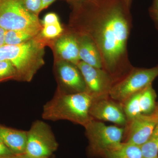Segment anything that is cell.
Wrapping results in <instances>:
<instances>
[{
    "mask_svg": "<svg viewBox=\"0 0 158 158\" xmlns=\"http://www.w3.org/2000/svg\"><path fill=\"white\" fill-rule=\"evenodd\" d=\"M11 158H31L29 157L28 156L26 155L25 154H23L20 155H15L12 156V157Z\"/></svg>",
    "mask_w": 158,
    "mask_h": 158,
    "instance_id": "obj_27",
    "label": "cell"
},
{
    "mask_svg": "<svg viewBox=\"0 0 158 158\" xmlns=\"http://www.w3.org/2000/svg\"><path fill=\"white\" fill-rule=\"evenodd\" d=\"M77 66L85 80L87 92L93 99L110 97V90L115 81L107 72L102 69L92 67L81 61Z\"/></svg>",
    "mask_w": 158,
    "mask_h": 158,
    "instance_id": "obj_8",
    "label": "cell"
},
{
    "mask_svg": "<svg viewBox=\"0 0 158 158\" xmlns=\"http://www.w3.org/2000/svg\"><path fill=\"white\" fill-rule=\"evenodd\" d=\"M67 1H69L70 2L72 3L78 2H81V1H84V0H67Z\"/></svg>",
    "mask_w": 158,
    "mask_h": 158,
    "instance_id": "obj_29",
    "label": "cell"
},
{
    "mask_svg": "<svg viewBox=\"0 0 158 158\" xmlns=\"http://www.w3.org/2000/svg\"><path fill=\"white\" fill-rule=\"evenodd\" d=\"M40 33L24 30H9L5 32V44L17 45L39 36Z\"/></svg>",
    "mask_w": 158,
    "mask_h": 158,
    "instance_id": "obj_17",
    "label": "cell"
},
{
    "mask_svg": "<svg viewBox=\"0 0 158 158\" xmlns=\"http://www.w3.org/2000/svg\"><path fill=\"white\" fill-rule=\"evenodd\" d=\"M156 94L152 84L144 88L140 92L139 103L141 113L144 115L151 114L155 110Z\"/></svg>",
    "mask_w": 158,
    "mask_h": 158,
    "instance_id": "obj_16",
    "label": "cell"
},
{
    "mask_svg": "<svg viewBox=\"0 0 158 158\" xmlns=\"http://www.w3.org/2000/svg\"><path fill=\"white\" fill-rule=\"evenodd\" d=\"M5 32L6 30L0 27V48L5 45Z\"/></svg>",
    "mask_w": 158,
    "mask_h": 158,
    "instance_id": "obj_25",
    "label": "cell"
},
{
    "mask_svg": "<svg viewBox=\"0 0 158 158\" xmlns=\"http://www.w3.org/2000/svg\"><path fill=\"white\" fill-rule=\"evenodd\" d=\"M158 122V102L151 114H141L128 123L124 128L126 137L123 142L141 147L150 137Z\"/></svg>",
    "mask_w": 158,
    "mask_h": 158,
    "instance_id": "obj_9",
    "label": "cell"
},
{
    "mask_svg": "<svg viewBox=\"0 0 158 158\" xmlns=\"http://www.w3.org/2000/svg\"><path fill=\"white\" fill-rule=\"evenodd\" d=\"M158 77V65L149 69L133 68L124 77L115 83L110 97L123 103L130 97L144 89Z\"/></svg>",
    "mask_w": 158,
    "mask_h": 158,
    "instance_id": "obj_6",
    "label": "cell"
},
{
    "mask_svg": "<svg viewBox=\"0 0 158 158\" xmlns=\"http://www.w3.org/2000/svg\"><path fill=\"white\" fill-rule=\"evenodd\" d=\"M93 100L87 92L69 93L58 87L53 98L44 106L42 118L68 120L85 127L94 119L89 113Z\"/></svg>",
    "mask_w": 158,
    "mask_h": 158,
    "instance_id": "obj_2",
    "label": "cell"
},
{
    "mask_svg": "<svg viewBox=\"0 0 158 158\" xmlns=\"http://www.w3.org/2000/svg\"><path fill=\"white\" fill-rule=\"evenodd\" d=\"M89 113L96 120L111 122L120 126L125 127L127 124L122 105L110 97L93 99Z\"/></svg>",
    "mask_w": 158,
    "mask_h": 158,
    "instance_id": "obj_10",
    "label": "cell"
},
{
    "mask_svg": "<svg viewBox=\"0 0 158 158\" xmlns=\"http://www.w3.org/2000/svg\"><path fill=\"white\" fill-rule=\"evenodd\" d=\"M56 0H42V11L47 8Z\"/></svg>",
    "mask_w": 158,
    "mask_h": 158,
    "instance_id": "obj_26",
    "label": "cell"
},
{
    "mask_svg": "<svg viewBox=\"0 0 158 158\" xmlns=\"http://www.w3.org/2000/svg\"><path fill=\"white\" fill-rule=\"evenodd\" d=\"M40 35L44 39H53L62 35L63 29L60 22L42 26Z\"/></svg>",
    "mask_w": 158,
    "mask_h": 158,
    "instance_id": "obj_21",
    "label": "cell"
},
{
    "mask_svg": "<svg viewBox=\"0 0 158 158\" xmlns=\"http://www.w3.org/2000/svg\"><path fill=\"white\" fill-rule=\"evenodd\" d=\"M17 73L14 65L9 60L0 61V82L14 79L17 80Z\"/></svg>",
    "mask_w": 158,
    "mask_h": 158,
    "instance_id": "obj_20",
    "label": "cell"
},
{
    "mask_svg": "<svg viewBox=\"0 0 158 158\" xmlns=\"http://www.w3.org/2000/svg\"><path fill=\"white\" fill-rule=\"evenodd\" d=\"M45 41L40 34L36 38L17 45L0 48V61L9 60L17 73V81L30 82L44 65Z\"/></svg>",
    "mask_w": 158,
    "mask_h": 158,
    "instance_id": "obj_3",
    "label": "cell"
},
{
    "mask_svg": "<svg viewBox=\"0 0 158 158\" xmlns=\"http://www.w3.org/2000/svg\"><path fill=\"white\" fill-rule=\"evenodd\" d=\"M105 158H143L141 147L122 142L115 148L105 153Z\"/></svg>",
    "mask_w": 158,
    "mask_h": 158,
    "instance_id": "obj_15",
    "label": "cell"
},
{
    "mask_svg": "<svg viewBox=\"0 0 158 158\" xmlns=\"http://www.w3.org/2000/svg\"><path fill=\"white\" fill-rule=\"evenodd\" d=\"M56 71L59 82V88L69 93L87 92L85 80L77 65L59 60Z\"/></svg>",
    "mask_w": 158,
    "mask_h": 158,
    "instance_id": "obj_11",
    "label": "cell"
},
{
    "mask_svg": "<svg viewBox=\"0 0 158 158\" xmlns=\"http://www.w3.org/2000/svg\"><path fill=\"white\" fill-rule=\"evenodd\" d=\"M143 158L157 157L158 154V122L147 141L141 146Z\"/></svg>",
    "mask_w": 158,
    "mask_h": 158,
    "instance_id": "obj_19",
    "label": "cell"
},
{
    "mask_svg": "<svg viewBox=\"0 0 158 158\" xmlns=\"http://www.w3.org/2000/svg\"><path fill=\"white\" fill-rule=\"evenodd\" d=\"M76 34L78 42L79 57L81 61L92 67L103 69L100 53L93 40L87 35Z\"/></svg>",
    "mask_w": 158,
    "mask_h": 158,
    "instance_id": "obj_13",
    "label": "cell"
},
{
    "mask_svg": "<svg viewBox=\"0 0 158 158\" xmlns=\"http://www.w3.org/2000/svg\"><path fill=\"white\" fill-rule=\"evenodd\" d=\"M59 144L48 124L41 120L33 123L27 131L25 154L31 158H49Z\"/></svg>",
    "mask_w": 158,
    "mask_h": 158,
    "instance_id": "obj_7",
    "label": "cell"
},
{
    "mask_svg": "<svg viewBox=\"0 0 158 158\" xmlns=\"http://www.w3.org/2000/svg\"><path fill=\"white\" fill-rule=\"evenodd\" d=\"M73 4V32L91 38L100 53L102 69L115 83L120 81L133 68L127 50L131 24L124 9L109 1L84 0Z\"/></svg>",
    "mask_w": 158,
    "mask_h": 158,
    "instance_id": "obj_1",
    "label": "cell"
},
{
    "mask_svg": "<svg viewBox=\"0 0 158 158\" xmlns=\"http://www.w3.org/2000/svg\"><path fill=\"white\" fill-rule=\"evenodd\" d=\"M54 48L60 60L77 65L81 61L77 37L72 32L61 35L54 44Z\"/></svg>",
    "mask_w": 158,
    "mask_h": 158,
    "instance_id": "obj_12",
    "label": "cell"
},
{
    "mask_svg": "<svg viewBox=\"0 0 158 158\" xmlns=\"http://www.w3.org/2000/svg\"><path fill=\"white\" fill-rule=\"evenodd\" d=\"M59 20L58 15L55 13H49L46 15L41 22L42 25L52 24L59 23Z\"/></svg>",
    "mask_w": 158,
    "mask_h": 158,
    "instance_id": "obj_23",
    "label": "cell"
},
{
    "mask_svg": "<svg viewBox=\"0 0 158 158\" xmlns=\"http://www.w3.org/2000/svg\"><path fill=\"white\" fill-rule=\"evenodd\" d=\"M140 92L141 91L133 94L121 104L127 123L142 114L139 103Z\"/></svg>",
    "mask_w": 158,
    "mask_h": 158,
    "instance_id": "obj_18",
    "label": "cell"
},
{
    "mask_svg": "<svg viewBox=\"0 0 158 158\" xmlns=\"http://www.w3.org/2000/svg\"><path fill=\"white\" fill-rule=\"evenodd\" d=\"M90 152L103 157L105 153L118 146L122 142L124 128L107 126L93 119L85 126Z\"/></svg>",
    "mask_w": 158,
    "mask_h": 158,
    "instance_id": "obj_5",
    "label": "cell"
},
{
    "mask_svg": "<svg viewBox=\"0 0 158 158\" xmlns=\"http://www.w3.org/2000/svg\"><path fill=\"white\" fill-rule=\"evenodd\" d=\"M158 158V157H155V158Z\"/></svg>",
    "mask_w": 158,
    "mask_h": 158,
    "instance_id": "obj_30",
    "label": "cell"
},
{
    "mask_svg": "<svg viewBox=\"0 0 158 158\" xmlns=\"http://www.w3.org/2000/svg\"><path fill=\"white\" fill-rule=\"evenodd\" d=\"M15 155L0 140V158H11Z\"/></svg>",
    "mask_w": 158,
    "mask_h": 158,
    "instance_id": "obj_24",
    "label": "cell"
},
{
    "mask_svg": "<svg viewBox=\"0 0 158 158\" xmlns=\"http://www.w3.org/2000/svg\"><path fill=\"white\" fill-rule=\"evenodd\" d=\"M155 11L158 18V0H156Z\"/></svg>",
    "mask_w": 158,
    "mask_h": 158,
    "instance_id": "obj_28",
    "label": "cell"
},
{
    "mask_svg": "<svg viewBox=\"0 0 158 158\" xmlns=\"http://www.w3.org/2000/svg\"><path fill=\"white\" fill-rule=\"evenodd\" d=\"M27 134L26 131L0 125V140L16 155L25 152Z\"/></svg>",
    "mask_w": 158,
    "mask_h": 158,
    "instance_id": "obj_14",
    "label": "cell"
},
{
    "mask_svg": "<svg viewBox=\"0 0 158 158\" xmlns=\"http://www.w3.org/2000/svg\"><path fill=\"white\" fill-rule=\"evenodd\" d=\"M24 2L27 9L37 16L42 11V0H24Z\"/></svg>",
    "mask_w": 158,
    "mask_h": 158,
    "instance_id": "obj_22",
    "label": "cell"
},
{
    "mask_svg": "<svg viewBox=\"0 0 158 158\" xmlns=\"http://www.w3.org/2000/svg\"><path fill=\"white\" fill-rule=\"evenodd\" d=\"M0 27L6 31L24 30L40 33L38 16L26 8L24 0H0Z\"/></svg>",
    "mask_w": 158,
    "mask_h": 158,
    "instance_id": "obj_4",
    "label": "cell"
}]
</instances>
